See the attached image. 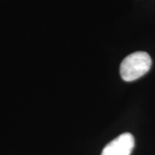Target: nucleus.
<instances>
[{"instance_id":"obj_2","label":"nucleus","mask_w":155,"mask_h":155,"mask_svg":"<svg viewBox=\"0 0 155 155\" xmlns=\"http://www.w3.org/2000/svg\"><path fill=\"white\" fill-rule=\"evenodd\" d=\"M134 147V138L129 133H124L105 146L101 155H130Z\"/></svg>"},{"instance_id":"obj_1","label":"nucleus","mask_w":155,"mask_h":155,"mask_svg":"<svg viewBox=\"0 0 155 155\" xmlns=\"http://www.w3.org/2000/svg\"><path fill=\"white\" fill-rule=\"evenodd\" d=\"M152 66V59L146 52H135L122 61L120 74L126 82H131L144 76Z\"/></svg>"}]
</instances>
